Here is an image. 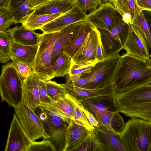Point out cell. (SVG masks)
Returning <instances> with one entry per match:
<instances>
[{"instance_id": "obj_11", "label": "cell", "mask_w": 151, "mask_h": 151, "mask_svg": "<svg viewBox=\"0 0 151 151\" xmlns=\"http://www.w3.org/2000/svg\"><path fill=\"white\" fill-rule=\"evenodd\" d=\"M32 142L24 132L15 113L14 114L4 151H27Z\"/></svg>"}, {"instance_id": "obj_17", "label": "cell", "mask_w": 151, "mask_h": 151, "mask_svg": "<svg viewBox=\"0 0 151 151\" xmlns=\"http://www.w3.org/2000/svg\"><path fill=\"white\" fill-rule=\"evenodd\" d=\"M39 80L33 73L23 81L22 102L34 111L40 103L38 89Z\"/></svg>"}, {"instance_id": "obj_37", "label": "cell", "mask_w": 151, "mask_h": 151, "mask_svg": "<svg viewBox=\"0 0 151 151\" xmlns=\"http://www.w3.org/2000/svg\"><path fill=\"white\" fill-rule=\"evenodd\" d=\"M15 22L8 6L0 8V32L6 31Z\"/></svg>"}, {"instance_id": "obj_24", "label": "cell", "mask_w": 151, "mask_h": 151, "mask_svg": "<svg viewBox=\"0 0 151 151\" xmlns=\"http://www.w3.org/2000/svg\"><path fill=\"white\" fill-rule=\"evenodd\" d=\"M63 13L41 14H36L34 10L22 22V25L25 28L35 31L50 22Z\"/></svg>"}, {"instance_id": "obj_1", "label": "cell", "mask_w": 151, "mask_h": 151, "mask_svg": "<svg viewBox=\"0 0 151 151\" xmlns=\"http://www.w3.org/2000/svg\"><path fill=\"white\" fill-rule=\"evenodd\" d=\"M151 60L124 53L114 75V94L141 85L151 83Z\"/></svg>"}, {"instance_id": "obj_50", "label": "cell", "mask_w": 151, "mask_h": 151, "mask_svg": "<svg viewBox=\"0 0 151 151\" xmlns=\"http://www.w3.org/2000/svg\"><path fill=\"white\" fill-rule=\"evenodd\" d=\"M39 118L41 121L47 118V116L45 113L41 112Z\"/></svg>"}, {"instance_id": "obj_41", "label": "cell", "mask_w": 151, "mask_h": 151, "mask_svg": "<svg viewBox=\"0 0 151 151\" xmlns=\"http://www.w3.org/2000/svg\"><path fill=\"white\" fill-rule=\"evenodd\" d=\"M88 132L86 137L71 151H93V145L92 136L89 131H88Z\"/></svg>"}, {"instance_id": "obj_3", "label": "cell", "mask_w": 151, "mask_h": 151, "mask_svg": "<svg viewBox=\"0 0 151 151\" xmlns=\"http://www.w3.org/2000/svg\"><path fill=\"white\" fill-rule=\"evenodd\" d=\"M126 151H151V122L131 117L119 134Z\"/></svg>"}, {"instance_id": "obj_30", "label": "cell", "mask_w": 151, "mask_h": 151, "mask_svg": "<svg viewBox=\"0 0 151 151\" xmlns=\"http://www.w3.org/2000/svg\"><path fill=\"white\" fill-rule=\"evenodd\" d=\"M38 108L41 112L45 113L47 116L53 119L61 120L69 124L71 117L60 110L52 102L46 103H40Z\"/></svg>"}, {"instance_id": "obj_44", "label": "cell", "mask_w": 151, "mask_h": 151, "mask_svg": "<svg viewBox=\"0 0 151 151\" xmlns=\"http://www.w3.org/2000/svg\"><path fill=\"white\" fill-rule=\"evenodd\" d=\"M137 6L141 11L151 12V0H135Z\"/></svg>"}, {"instance_id": "obj_16", "label": "cell", "mask_w": 151, "mask_h": 151, "mask_svg": "<svg viewBox=\"0 0 151 151\" xmlns=\"http://www.w3.org/2000/svg\"><path fill=\"white\" fill-rule=\"evenodd\" d=\"M99 35V32L93 27L79 49L72 58V63L96 60V52Z\"/></svg>"}, {"instance_id": "obj_28", "label": "cell", "mask_w": 151, "mask_h": 151, "mask_svg": "<svg viewBox=\"0 0 151 151\" xmlns=\"http://www.w3.org/2000/svg\"><path fill=\"white\" fill-rule=\"evenodd\" d=\"M14 43L12 34L8 29L0 32V63H5L11 60V50Z\"/></svg>"}, {"instance_id": "obj_9", "label": "cell", "mask_w": 151, "mask_h": 151, "mask_svg": "<svg viewBox=\"0 0 151 151\" xmlns=\"http://www.w3.org/2000/svg\"><path fill=\"white\" fill-rule=\"evenodd\" d=\"M85 20L96 28L109 30L116 27L122 19L113 5L108 2L101 4L87 14Z\"/></svg>"}, {"instance_id": "obj_31", "label": "cell", "mask_w": 151, "mask_h": 151, "mask_svg": "<svg viewBox=\"0 0 151 151\" xmlns=\"http://www.w3.org/2000/svg\"><path fill=\"white\" fill-rule=\"evenodd\" d=\"M143 35L150 48L151 47L150 24L143 11H141L131 24Z\"/></svg>"}, {"instance_id": "obj_36", "label": "cell", "mask_w": 151, "mask_h": 151, "mask_svg": "<svg viewBox=\"0 0 151 151\" xmlns=\"http://www.w3.org/2000/svg\"><path fill=\"white\" fill-rule=\"evenodd\" d=\"M75 106L71 120L76 124L85 127L88 131L93 130L95 127L89 123L86 116L78 106L77 100L75 99Z\"/></svg>"}, {"instance_id": "obj_7", "label": "cell", "mask_w": 151, "mask_h": 151, "mask_svg": "<svg viewBox=\"0 0 151 151\" xmlns=\"http://www.w3.org/2000/svg\"><path fill=\"white\" fill-rule=\"evenodd\" d=\"M129 27V24L122 20L111 29L96 28L99 33L104 60L119 54L125 44Z\"/></svg>"}, {"instance_id": "obj_34", "label": "cell", "mask_w": 151, "mask_h": 151, "mask_svg": "<svg viewBox=\"0 0 151 151\" xmlns=\"http://www.w3.org/2000/svg\"><path fill=\"white\" fill-rule=\"evenodd\" d=\"M52 101L63 112L71 119L75 106L74 98L66 93L65 97L57 101Z\"/></svg>"}, {"instance_id": "obj_29", "label": "cell", "mask_w": 151, "mask_h": 151, "mask_svg": "<svg viewBox=\"0 0 151 151\" xmlns=\"http://www.w3.org/2000/svg\"><path fill=\"white\" fill-rule=\"evenodd\" d=\"M72 58L62 52L51 64L55 77H63L69 73L72 63Z\"/></svg>"}, {"instance_id": "obj_23", "label": "cell", "mask_w": 151, "mask_h": 151, "mask_svg": "<svg viewBox=\"0 0 151 151\" xmlns=\"http://www.w3.org/2000/svg\"><path fill=\"white\" fill-rule=\"evenodd\" d=\"M115 8L122 17L125 23L131 24L141 11L135 0H118Z\"/></svg>"}, {"instance_id": "obj_25", "label": "cell", "mask_w": 151, "mask_h": 151, "mask_svg": "<svg viewBox=\"0 0 151 151\" xmlns=\"http://www.w3.org/2000/svg\"><path fill=\"white\" fill-rule=\"evenodd\" d=\"M8 7L13 16L15 24L21 23L34 10L28 0H9Z\"/></svg>"}, {"instance_id": "obj_22", "label": "cell", "mask_w": 151, "mask_h": 151, "mask_svg": "<svg viewBox=\"0 0 151 151\" xmlns=\"http://www.w3.org/2000/svg\"><path fill=\"white\" fill-rule=\"evenodd\" d=\"M75 3L72 0H50L34 11L36 14H64L69 10Z\"/></svg>"}, {"instance_id": "obj_4", "label": "cell", "mask_w": 151, "mask_h": 151, "mask_svg": "<svg viewBox=\"0 0 151 151\" xmlns=\"http://www.w3.org/2000/svg\"><path fill=\"white\" fill-rule=\"evenodd\" d=\"M23 81L12 63L3 65L0 76V96L1 102L16 108L22 102Z\"/></svg>"}, {"instance_id": "obj_33", "label": "cell", "mask_w": 151, "mask_h": 151, "mask_svg": "<svg viewBox=\"0 0 151 151\" xmlns=\"http://www.w3.org/2000/svg\"><path fill=\"white\" fill-rule=\"evenodd\" d=\"M67 128L54 132L47 139L54 146L56 151H65L66 146Z\"/></svg>"}, {"instance_id": "obj_13", "label": "cell", "mask_w": 151, "mask_h": 151, "mask_svg": "<svg viewBox=\"0 0 151 151\" xmlns=\"http://www.w3.org/2000/svg\"><path fill=\"white\" fill-rule=\"evenodd\" d=\"M81 103L93 115L99 124L116 134L119 135L124 129L126 123L119 111L100 110L90 105Z\"/></svg>"}, {"instance_id": "obj_26", "label": "cell", "mask_w": 151, "mask_h": 151, "mask_svg": "<svg viewBox=\"0 0 151 151\" xmlns=\"http://www.w3.org/2000/svg\"><path fill=\"white\" fill-rule=\"evenodd\" d=\"M81 102L90 105L100 110L119 111L115 100L114 94L96 96Z\"/></svg>"}, {"instance_id": "obj_40", "label": "cell", "mask_w": 151, "mask_h": 151, "mask_svg": "<svg viewBox=\"0 0 151 151\" xmlns=\"http://www.w3.org/2000/svg\"><path fill=\"white\" fill-rule=\"evenodd\" d=\"M101 0H75V2L84 12L92 11L101 4Z\"/></svg>"}, {"instance_id": "obj_46", "label": "cell", "mask_w": 151, "mask_h": 151, "mask_svg": "<svg viewBox=\"0 0 151 151\" xmlns=\"http://www.w3.org/2000/svg\"><path fill=\"white\" fill-rule=\"evenodd\" d=\"M50 0H28L34 10L46 3Z\"/></svg>"}, {"instance_id": "obj_18", "label": "cell", "mask_w": 151, "mask_h": 151, "mask_svg": "<svg viewBox=\"0 0 151 151\" xmlns=\"http://www.w3.org/2000/svg\"><path fill=\"white\" fill-rule=\"evenodd\" d=\"M60 85L66 93L80 102L96 96L109 95L112 92L110 86L99 88L89 89L76 86L66 82Z\"/></svg>"}, {"instance_id": "obj_32", "label": "cell", "mask_w": 151, "mask_h": 151, "mask_svg": "<svg viewBox=\"0 0 151 151\" xmlns=\"http://www.w3.org/2000/svg\"><path fill=\"white\" fill-rule=\"evenodd\" d=\"M99 62V61L94 60L72 63L68 74L71 76L75 75L88 73L90 72L92 68Z\"/></svg>"}, {"instance_id": "obj_14", "label": "cell", "mask_w": 151, "mask_h": 151, "mask_svg": "<svg viewBox=\"0 0 151 151\" xmlns=\"http://www.w3.org/2000/svg\"><path fill=\"white\" fill-rule=\"evenodd\" d=\"M87 14L76 3L66 13L57 17L41 27L43 33L59 31L65 27L85 20Z\"/></svg>"}, {"instance_id": "obj_21", "label": "cell", "mask_w": 151, "mask_h": 151, "mask_svg": "<svg viewBox=\"0 0 151 151\" xmlns=\"http://www.w3.org/2000/svg\"><path fill=\"white\" fill-rule=\"evenodd\" d=\"M88 133L87 130L85 127L71 120L67 129L65 151H71L86 137Z\"/></svg>"}, {"instance_id": "obj_35", "label": "cell", "mask_w": 151, "mask_h": 151, "mask_svg": "<svg viewBox=\"0 0 151 151\" xmlns=\"http://www.w3.org/2000/svg\"><path fill=\"white\" fill-rule=\"evenodd\" d=\"M46 87L49 98L51 101H56L65 96L66 94L60 84L50 80L46 81Z\"/></svg>"}, {"instance_id": "obj_38", "label": "cell", "mask_w": 151, "mask_h": 151, "mask_svg": "<svg viewBox=\"0 0 151 151\" xmlns=\"http://www.w3.org/2000/svg\"><path fill=\"white\" fill-rule=\"evenodd\" d=\"M27 151H56L55 149L48 139H43L39 142H31Z\"/></svg>"}, {"instance_id": "obj_5", "label": "cell", "mask_w": 151, "mask_h": 151, "mask_svg": "<svg viewBox=\"0 0 151 151\" xmlns=\"http://www.w3.org/2000/svg\"><path fill=\"white\" fill-rule=\"evenodd\" d=\"M59 32L42 33L32 67L33 73L40 80L47 81L55 77L51 58L53 45Z\"/></svg>"}, {"instance_id": "obj_12", "label": "cell", "mask_w": 151, "mask_h": 151, "mask_svg": "<svg viewBox=\"0 0 151 151\" xmlns=\"http://www.w3.org/2000/svg\"><path fill=\"white\" fill-rule=\"evenodd\" d=\"M129 33L123 49L125 53L147 60H151L150 48L143 35L136 28L129 24Z\"/></svg>"}, {"instance_id": "obj_20", "label": "cell", "mask_w": 151, "mask_h": 151, "mask_svg": "<svg viewBox=\"0 0 151 151\" xmlns=\"http://www.w3.org/2000/svg\"><path fill=\"white\" fill-rule=\"evenodd\" d=\"M8 30L12 34L14 42L26 45L39 44L42 35L27 29L22 25L17 26Z\"/></svg>"}, {"instance_id": "obj_6", "label": "cell", "mask_w": 151, "mask_h": 151, "mask_svg": "<svg viewBox=\"0 0 151 151\" xmlns=\"http://www.w3.org/2000/svg\"><path fill=\"white\" fill-rule=\"evenodd\" d=\"M121 55L118 54L96 63L90 72L81 76L87 78L88 81L83 88H103L113 84V78Z\"/></svg>"}, {"instance_id": "obj_27", "label": "cell", "mask_w": 151, "mask_h": 151, "mask_svg": "<svg viewBox=\"0 0 151 151\" xmlns=\"http://www.w3.org/2000/svg\"><path fill=\"white\" fill-rule=\"evenodd\" d=\"M93 27L90 23L85 20L73 40L64 49L63 52L72 58L79 49Z\"/></svg>"}, {"instance_id": "obj_10", "label": "cell", "mask_w": 151, "mask_h": 151, "mask_svg": "<svg viewBox=\"0 0 151 151\" xmlns=\"http://www.w3.org/2000/svg\"><path fill=\"white\" fill-rule=\"evenodd\" d=\"M91 134L93 151H126L119 136L105 127L99 124Z\"/></svg>"}, {"instance_id": "obj_8", "label": "cell", "mask_w": 151, "mask_h": 151, "mask_svg": "<svg viewBox=\"0 0 151 151\" xmlns=\"http://www.w3.org/2000/svg\"><path fill=\"white\" fill-rule=\"evenodd\" d=\"M14 109L24 132L32 142L40 138L47 139L49 137L43 122L31 108L22 102Z\"/></svg>"}, {"instance_id": "obj_47", "label": "cell", "mask_w": 151, "mask_h": 151, "mask_svg": "<svg viewBox=\"0 0 151 151\" xmlns=\"http://www.w3.org/2000/svg\"><path fill=\"white\" fill-rule=\"evenodd\" d=\"M88 81L87 78L80 76L78 80L73 84L74 86L79 87L83 88Z\"/></svg>"}, {"instance_id": "obj_51", "label": "cell", "mask_w": 151, "mask_h": 151, "mask_svg": "<svg viewBox=\"0 0 151 151\" xmlns=\"http://www.w3.org/2000/svg\"><path fill=\"white\" fill-rule=\"evenodd\" d=\"M117 1L118 0H109V2L113 5L114 7L116 6Z\"/></svg>"}, {"instance_id": "obj_48", "label": "cell", "mask_w": 151, "mask_h": 151, "mask_svg": "<svg viewBox=\"0 0 151 151\" xmlns=\"http://www.w3.org/2000/svg\"><path fill=\"white\" fill-rule=\"evenodd\" d=\"M81 75L77 74L70 76L68 74L66 77V82L73 84L78 80Z\"/></svg>"}, {"instance_id": "obj_45", "label": "cell", "mask_w": 151, "mask_h": 151, "mask_svg": "<svg viewBox=\"0 0 151 151\" xmlns=\"http://www.w3.org/2000/svg\"><path fill=\"white\" fill-rule=\"evenodd\" d=\"M96 60L99 61L104 60L103 47L100 40V34L96 52Z\"/></svg>"}, {"instance_id": "obj_15", "label": "cell", "mask_w": 151, "mask_h": 151, "mask_svg": "<svg viewBox=\"0 0 151 151\" xmlns=\"http://www.w3.org/2000/svg\"><path fill=\"white\" fill-rule=\"evenodd\" d=\"M85 20L69 24L59 31L52 50L51 64L55 60L64 49L73 42Z\"/></svg>"}, {"instance_id": "obj_39", "label": "cell", "mask_w": 151, "mask_h": 151, "mask_svg": "<svg viewBox=\"0 0 151 151\" xmlns=\"http://www.w3.org/2000/svg\"><path fill=\"white\" fill-rule=\"evenodd\" d=\"M12 63L23 81L33 73L32 68L26 63L15 61Z\"/></svg>"}, {"instance_id": "obj_2", "label": "cell", "mask_w": 151, "mask_h": 151, "mask_svg": "<svg viewBox=\"0 0 151 151\" xmlns=\"http://www.w3.org/2000/svg\"><path fill=\"white\" fill-rule=\"evenodd\" d=\"M119 112L151 122V85L146 84L114 94Z\"/></svg>"}, {"instance_id": "obj_49", "label": "cell", "mask_w": 151, "mask_h": 151, "mask_svg": "<svg viewBox=\"0 0 151 151\" xmlns=\"http://www.w3.org/2000/svg\"><path fill=\"white\" fill-rule=\"evenodd\" d=\"M9 0H0V8L8 6Z\"/></svg>"}, {"instance_id": "obj_43", "label": "cell", "mask_w": 151, "mask_h": 151, "mask_svg": "<svg viewBox=\"0 0 151 151\" xmlns=\"http://www.w3.org/2000/svg\"><path fill=\"white\" fill-rule=\"evenodd\" d=\"M77 104L78 107L86 116L90 124L94 127H97L99 123L93 115L82 104L81 102L77 101Z\"/></svg>"}, {"instance_id": "obj_19", "label": "cell", "mask_w": 151, "mask_h": 151, "mask_svg": "<svg viewBox=\"0 0 151 151\" xmlns=\"http://www.w3.org/2000/svg\"><path fill=\"white\" fill-rule=\"evenodd\" d=\"M39 44L26 45L14 42L11 48L12 61H19L27 64L32 68L37 51Z\"/></svg>"}, {"instance_id": "obj_52", "label": "cell", "mask_w": 151, "mask_h": 151, "mask_svg": "<svg viewBox=\"0 0 151 151\" xmlns=\"http://www.w3.org/2000/svg\"><path fill=\"white\" fill-rule=\"evenodd\" d=\"M73 0L75 1V0Z\"/></svg>"}, {"instance_id": "obj_42", "label": "cell", "mask_w": 151, "mask_h": 151, "mask_svg": "<svg viewBox=\"0 0 151 151\" xmlns=\"http://www.w3.org/2000/svg\"><path fill=\"white\" fill-rule=\"evenodd\" d=\"M38 89L40 103H46L51 102L48 95L46 81L39 80Z\"/></svg>"}]
</instances>
